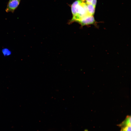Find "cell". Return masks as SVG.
I'll list each match as a JSON object with an SVG mask.
<instances>
[{"mask_svg":"<svg viewBox=\"0 0 131 131\" xmlns=\"http://www.w3.org/2000/svg\"><path fill=\"white\" fill-rule=\"evenodd\" d=\"M72 17L69 23H77L84 17L90 15L88 14L86 3L81 0H76L71 5Z\"/></svg>","mask_w":131,"mask_h":131,"instance_id":"6da1fadb","label":"cell"},{"mask_svg":"<svg viewBox=\"0 0 131 131\" xmlns=\"http://www.w3.org/2000/svg\"><path fill=\"white\" fill-rule=\"evenodd\" d=\"M97 23L94 16L91 15H89L84 17L77 22L82 27L91 25L97 26Z\"/></svg>","mask_w":131,"mask_h":131,"instance_id":"7a4b0ae2","label":"cell"},{"mask_svg":"<svg viewBox=\"0 0 131 131\" xmlns=\"http://www.w3.org/2000/svg\"><path fill=\"white\" fill-rule=\"evenodd\" d=\"M21 1V0H9L5 9L6 11L13 13L18 7Z\"/></svg>","mask_w":131,"mask_h":131,"instance_id":"3957f363","label":"cell"},{"mask_svg":"<svg viewBox=\"0 0 131 131\" xmlns=\"http://www.w3.org/2000/svg\"><path fill=\"white\" fill-rule=\"evenodd\" d=\"M121 128L127 126H131V116H127L125 120L120 124L118 125Z\"/></svg>","mask_w":131,"mask_h":131,"instance_id":"277c9868","label":"cell"},{"mask_svg":"<svg viewBox=\"0 0 131 131\" xmlns=\"http://www.w3.org/2000/svg\"><path fill=\"white\" fill-rule=\"evenodd\" d=\"M86 3L88 13L89 15L94 16L96 7L91 3Z\"/></svg>","mask_w":131,"mask_h":131,"instance_id":"5b68a950","label":"cell"},{"mask_svg":"<svg viewBox=\"0 0 131 131\" xmlns=\"http://www.w3.org/2000/svg\"><path fill=\"white\" fill-rule=\"evenodd\" d=\"M3 54L5 56H9L11 54V52L9 49L7 48H4L2 50Z\"/></svg>","mask_w":131,"mask_h":131,"instance_id":"8992f818","label":"cell"},{"mask_svg":"<svg viewBox=\"0 0 131 131\" xmlns=\"http://www.w3.org/2000/svg\"><path fill=\"white\" fill-rule=\"evenodd\" d=\"M120 131H131V126L122 127Z\"/></svg>","mask_w":131,"mask_h":131,"instance_id":"52a82bcc","label":"cell"},{"mask_svg":"<svg viewBox=\"0 0 131 131\" xmlns=\"http://www.w3.org/2000/svg\"><path fill=\"white\" fill-rule=\"evenodd\" d=\"M97 0H92L91 4L96 7L97 4Z\"/></svg>","mask_w":131,"mask_h":131,"instance_id":"ba28073f","label":"cell"}]
</instances>
